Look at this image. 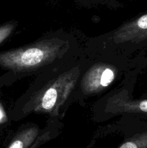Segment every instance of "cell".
I'll list each match as a JSON object with an SVG mask.
<instances>
[{
    "mask_svg": "<svg viewBox=\"0 0 147 148\" xmlns=\"http://www.w3.org/2000/svg\"><path fill=\"white\" fill-rule=\"evenodd\" d=\"M4 119H5V114L4 112V110L2 109V107L0 105V122L4 121Z\"/></svg>",
    "mask_w": 147,
    "mask_h": 148,
    "instance_id": "cell-9",
    "label": "cell"
},
{
    "mask_svg": "<svg viewBox=\"0 0 147 148\" xmlns=\"http://www.w3.org/2000/svg\"><path fill=\"white\" fill-rule=\"evenodd\" d=\"M80 72L72 69L59 75L35 97L32 109L53 114L60 108L74 88Z\"/></svg>",
    "mask_w": 147,
    "mask_h": 148,
    "instance_id": "cell-2",
    "label": "cell"
},
{
    "mask_svg": "<svg viewBox=\"0 0 147 148\" xmlns=\"http://www.w3.org/2000/svg\"><path fill=\"white\" fill-rule=\"evenodd\" d=\"M115 43L138 42L147 39V13L122 25L112 36Z\"/></svg>",
    "mask_w": 147,
    "mask_h": 148,
    "instance_id": "cell-4",
    "label": "cell"
},
{
    "mask_svg": "<svg viewBox=\"0 0 147 148\" xmlns=\"http://www.w3.org/2000/svg\"><path fill=\"white\" fill-rule=\"evenodd\" d=\"M109 108L115 113H147V99L130 101L115 95L110 101Z\"/></svg>",
    "mask_w": 147,
    "mask_h": 148,
    "instance_id": "cell-5",
    "label": "cell"
},
{
    "mask_svg": "<svg viewBox=\"0 0 147 148\" xmlns=\"http://www.w3.org/2000/svg\"><path fill=\"white\" fill-rule=\"evenodd\" d=\"M65 46L61 40L48 39L0 53V66L15 72L35 70L54 62Z\"/></svg>",
    "mask_w": 147,
    "mask_h": 148,
    "instance_id": "cell-1",
    "label": "cell"
},
{
    "mask_svg": "<svg viewBox=\"0 0 147 148\" xmlns=\"http://www.w3.org/2000/svg\"><path fill=\"white\" fill-rule=\"evenodd\" d=\"M36 134H37V130L35 129H30L25 132H24L15 137L7 148H24L27 140L34 138Z\"/></svg>",
    "mask_w": 147,
    "mask_h": 148,
    "instance_id": "cell-6",
    "label": "cell"
},
{
    "mask_svg": "<svg viewBox=\"0 0 147 148\" xmlns=\"http://www.w3.org/2000/svg\"><path fill=\"white\" fill-rule=\"evenodd\" d=\"M119 148H147V131L135 134Z\"/></svg>",
    "mask_w": 147,
    "mask_h": 148,
    "instance_id": "cell-7",
    "label": "cell"
},
{
    "mask_svg": "<svg viewBox=\"0 0 147 148\" xmlns=\"http://www.w3.org/2000/svg\"><path fill=\"white\" fill-rule=\"evenodd\" d=\"M15 27L14 23H7L0 27V43L12 33Z\"/></svg>",
    "mask_w": 147,
    "mask_h": 148,
    "instance_id": "cell-8",
    "label": "cell"
},
{
    "mask_svg": "<svg viewBox=\"0 0 147 148\" xmlns=\"http://www.w3.org/2000/svg\"><path fill=\"white\" fill-rule=\"evenodd\" d=\"M115 78L112 66L105 64H97L86 72L82 81V88L88 94L100 92L109 87Z\"/></svg>",
    "mask_w": 147,
    "mask_h": 148,
    "instance_id": "cell-3",
    "label": "cell"
}]
</instances>
